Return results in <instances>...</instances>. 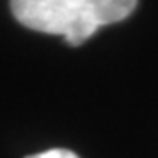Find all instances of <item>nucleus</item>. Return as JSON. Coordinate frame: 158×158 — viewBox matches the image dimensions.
Returning <instances> with one entry per match:
<instances>
[{"mask_svg":"<svg viewBox=\"0 0 158 158\" xmlns=\"http://www.w3.org/2000/svg\"><path fill=\"white\" fill-rule=\"evenodd\" d=\"M11 11L23 27L67 39L79 16V0H11Z\"/></svg>","mask_w":158,"mask_h":158,"instance_id":"nucleus-1","label":"nucleus"},{"mask_svg":"<svg viewBox=\"0 0 158 158\" xmlns=\"http://www.w3.org/2000/svg\"><path fill=\"white\" fill-rule=\"evenodd\" d=\"M137 0H79V16L67 42L79 46L100 27L123 21L135 11Z\"/></svg>","mask_w":158,"mask_h":158,"instance_id":"nucleus-2","label":"nucleus"},{"mask_svg":"<svg viewBox=\"0 0 158 158\" xmlns=\"http://www.w3.org/2000/svg\"><path fill=\"white\" fill-rule=\"evenodd\" d=\"M27 158H79V156L74 151H70V149L55 148V149H48V151L37 153V155H30Z\"/></svg>","mask_w":158,"mask_h":158,"instance_id":"nucleus-3","label":"nucleus"}]
</instances>
